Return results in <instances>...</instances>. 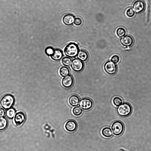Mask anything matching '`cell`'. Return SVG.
<instances>
[{"instance_id": "6da1fadb", "label": "cell", "mask_w": 151, "mask_h": 151, "mask_svg": "<svg viewBox=\"0 0 151 151\" xmlns=\"http://www.w3.org/2000/svg\"><path fill=\"white\" fill-rule=\"evenodd\" d=\"M79 51L78 45L75 42H71L66 46L64 50V52L66 56L73 58L77 56Z\"/></svg>"}, {"instance_id": "7a4b0ae2", "label": "cell", "mask_w": 151, "mask_h": 151, "mask_svg": "<svg viewBox=\"0 0 151 151\" xmlns=\"http://www.w3.org/2000/svg\"><path fill=\"white\" fill-rule=\"evenodd\" d=\"M132 111V108L129 103L125 102L122 103L117 109L118 114L122 117H127L129 115Z\"/></svg>"}, {"instance_id": "3957f363", "label": "cell", "mask_w": 151, "mask_h": 151, "mask_svg": "<svg viewBox=\"0 0 151 151\" xmlns=\"http://www.w3.org/2000/svg\"><path fill=\"white\" fill-rule=\"evenodd\" d=\"M15 99L14 96L7 94L4 96L1 99L0 103L1 106L5 109L11 108L14 104Z\"/></svg>"}, {"instance_id": "277c9868", "label": "cell", "mask_w": 151, "mask_h": 151, "mask_svg": "<svg viewBox=\"0 0 151 151\" xmlns=\"http://www.w3.org/2000/svg\"><path fill=\"white\" fill-rule=\"evenodd\" d=\"M111 129L114 135L119 136L123 132L124 126L123 123L121 121L117 120L114 121L111 125Z\"/></svg>"}, {"instance_id": "5b68a950", "label": "cell", "mask_w": 151, "mask_h": 151, "mask_svg": "<svg viewBox=\"0 0 151 151\" xmlns=\"http://www.w3.org/2000/svg\"><path fill=\"white\" fill-rule=\"evenodd\" d=\"M104 69L105 72L109 75L115 74L117 70L116 65L111 61L106 62L104 65Z\"/></svg>"}, {"instance_id": "8992f818", "label": "cell", "mask_w": 151, "mask_h": 151, "mask_svg": "<svg viewBox=\"0 0 151 151\" xmlns=\"http://www.w3.org/2000/svg\"><path fill=\"white\" fill-rule=\"evenodd\" d=\"M70 66L72 70L76 72L81 71L84 67L83 62L78 58H75L72 60Z\"/></svg>"}, {"instance_id": "52a82bcc", "label": "cell", "mask_w": 151, "mask_h": 151, "mask_svg": "<svg viewBox=\"0 0 151 151\" xmlns=\"http://www.w3.org/2000/svg\"><path fill=\"white\" fill-rule=\"evenodd\" d=\"M93 104L92 100L88 98L82 99L79 102V106L81 108L85 110H88L91 109Z\"/></svg>"}, {"instance_id": "ba28073f", "label": "cell", "mask_w": 151, "mask_h": 151, "mask_svg": "<svg viewBox=\"0 0 151 151\" xmlns=\"http://www.w3.org/2000/svg\"><path fill=\"white\" fill-rule=\"evenodd\" d=\"M26 119V116L24 112L20 111L17 112L15 114L14 121L16 125L20 126L22 125Z\"/></svg>"}, {"instance_id": "9c48e42d", "label": "cell", "mask_w": 151, "mask_h": 151, "mask_svg": "<svg viewBox=\"0 0 151 151\" xmlns=\"http://www.w3.org/2000/svg\"><path fill=\"white\" fill-rule=\"evenodd\" d=\"M133 10L137 13L143 12L145 8V3L141 0H137L133 3L132 5Z\"/></svg>"}, {"instance_id": "30bf717a", "label": "cell", "mask_w": 151, "mask_h": 151, "mask_svg": "<svg viewBox=\"0 0 151 151\" xmlns=\"http://www.w3.org/2000/svg\"><path fill=\"white\" fill-rule=\"evenodd\" d=\"M65 130L70 132H75L77 129L78 124L74 120L70 119L68 121L65 123Z\"/></svg>"}, {"instance_id": "8fae6325", "label": "cell", "mask_w": 151, "mask_h": 151, "mask_svg": "<svg viewBox=\"0 0 151 151\" xmlns=\"http://www.w3.org/2000/svg\"><path fill=\"white\" fill-rule=\"evenodd\" d=\"M121 44L127 47H131L133 45L134 40L132 36L127 35L121 38L120 40Z\"/></svg>"}, {"instance_id": "7c38bea8", "label": "cell", "mask_w": 151, "mask_h": 151, "mask_svg": "<svg viewBox=\"0 0 151 151\" xmlns=\"http://www.w3.org/2000/svg\"><path fill=\"white\" fill-rule=\"evenodd\" d=\"M74 83V79L70 75L65 77L62 81V84L65 88H68L71 87Z\"/></svg>"}, {"instance_id": "4fadbf2b", "label": "cell", "mask_w": 151, "mask_h": 151, "mask_svg": "<svg viewBox=\"0 0 151 151\" xmlns=\"http://www.w3.org/2000/svg\"><path fill=\"white\" fill-rule=\"evenodd\" d=\"M80 99L79 97L76 94L70 96L68 99L69 104L72 106H76L79 104Z\"/></svg>"}, {"instance_id": "5bb4252c", "label": "cell", "mask_w": 151, "mask_h": 151, "mask_svg": "<svg viewBox=\"0 0 151 151\" xmlns=\"http://www.w3.org/2000/svg\"><path fill=\"white\" fill-rule=\"evenodd\" d=\"M63 56L62 51L58 49L54 50L52 54L51 55V58L54 60L58 61L61 59Z\"/></svg>"}, {"instance_id": "9a60e30c", "label": "cell", "mask_w": 151, "mask_h": 151, "mask_svg": "<svg viewBox=\"0 0 151 151\" xmlns=\"http://www.w3.org/2000/svg\"><path fill=\"white\" fill-rule=\"evenodd\" d=\"M74 17L71 14H67L64 16L63 18V22L67 25L72 24L74 22Z\"/></svg>"}, {"instance_id": "2e32d148", "label": "cell", "mask_w": 151, "mask_h": 151, "mask_svg": "<svg viewBox=\"0 0 151 151\" xmlns=\"http://www.w3.org/2000/svg\"><path fill=\"white\" fill-rule=\"evenodd\" d=\"M77 57L82 62L87 61L89 57L88 52L84 50H81L79 51L77 55Z\"/></svg>"}, {"instance_id": "e0dca14e", "label": "cell", "mask_w": 151, "mask_h": 151, "mask_svg": "<svg viewBox=\"0 0 151 151\" xmlns=\"http://www.w3.org/2000/svg\"><path fill=\"white\" fill-rule=\"evenodd\" d=\"M102 135L105 137L109 138L111 137L113 135V133L111 129L109 127L104 128L101 130Z\"/></svg>"}, {"instance_id": "ac0fdd59", "label": "cell", "mask_w": 151, "mask_h": 151, "mask_svg": "<svg viewBox=\"0 0 151 151\" xmlns=\"http://www.w3.org/2000/svg\"><path fill=\"white\" fill-rule=\"evenodd\" d=\"M8 122L7 119L4 117L0 118V131L5 129L7 126Z\"/></svg>"}, {"instance_id": "d6986e66", "label": "cell", "mask_w": 151, "mask_h": 151, "mask_svg": "<svg viewBox=\"0 0 151 151\" xmlns=\"http://www.w3.org/2000/svg\"><path fill=\"white\" fill-rule=\"evenodd\" d=\"M70 71L69 68L67 67L63 66L60 69L59 73L62 77H65L70 73Z\"/></svg>"}, {"instance_id": "ffe728a7", "label": "cell", "mask_w": 151, "mask_h": 151, "mask_svg": "<svg viewBox=\"0 0 151 151\" xmlns=\"http://www.w3.org/2000/svg\"><path fill=\"white\" fill-rule=\"evenodd\" d=\"M83 110L79 106L74 107L72 110V113L74 115L76 116H79L82 113Z\"/></svg>"}, {"instance_id": "44dd1931", "label": "cell", "mask_w": 151, "mask_h": 151, "mask_svg": "<svg viewBox=\"0 0 151 151\" xmlns=\"http://www.w3.org/2000/svg\"><path fill=\"white\" fill-rule=\"evenodd\" d=\"M15 110L14 109L11 108L8 109L6 111V115L9 118H12L15 114Z\"/></svg>"}, {"instance_id": "7402d4cb", "label": "cell", "mask_w": 151, "mask_h": 151, "mask_svg": "<svg viewBox=\"0 0 151 151\" xmlns=\"http://www.w3.org/2000/svg\"><path fill=\"white\" fill-rule=\"evenodd\" d=\"M113 104L116 106H118L122 103V99L119 96L114 97L112 100Z\"/></svg>"}, {"instance_id": "603a6c76", "label": "cell", "mask_w": 151, "mask_h": 151, "mask_svg": "<svg viewBox=\"0 0 151 151\" xmlns=\"http://www.w3.org/2000/svg\"><path fill=\"white\" fill-rule=\"evenodd\" d=\"M116 33L119 37H124L125 35L126 31L123 27H120L117 29Z\"/></svg>"}, {"instance_id": "cb8c5ba5", "label": "cell", "mask_w": 151, "mask_h": 151, "mask_svg": "<svg viewBox=\"0 0 151 151\" xmlns=\"http://www.w3.org/2000/svg\"><path fill=\"white\" fill-rule=\"evenodd\" d=\"M71 58L68 57H65L62 60V62L63 65L67 66H69L71 64Z\"/></svg>"}, {"instance_id": "d4e9b609", "label": "cell", "mask_w": 151, "mask_h": 151, "mask_svg": "<svg viewBox=\"0 0 151 151\" xmlns=\"http://www.w3.org/2000/svg\"><path fill=\"white\" fill-rule=\"evenodd\" d=\"M126 14L128 17H132L134 16L135 12L132 8H129L127 10Z\"/></svg>"}, {"instance_id": "484cf974", "label": "cell", "mask_w": 151, "mask_h": 151, "mask_svg": "<svg viewBox=\"0 0 151 151\" xmlns=\"http://www.w3.org/2000/svg\"><path fill=\"white\" fill-rule=\"evenodd\" d=\"M54 49L51 47H49L46 48L45 50V53L48 56L51 55L53 53Z\"/></svg>"}, {"instance_id": "4316f807", "label": "cell", "mask_w": 151, "mask_h": 151, "mask_svg": "<svg viewBox=\"0 0 151 151\" xmlns=\"http://www.w3.org/2000/svg\"><path fill=\"white\" fill-rule=\"evenodd\" d=\"M111 60L114 63H117L119 61L120 57L118 55H114L111 57Z\"/></svg>"}, {"instance_id": "83f0119b", "label": "cell", "mask_w": 151, "mask_h": 151, "mask_svg": "<svg viewBox=\"0 0 151 151\" xmlns=\"http://www.w3.org/2000/svg\"><path fill=\"white\" fill-rule=\"evenodd\" d=\"M82 23V20L80 18L77 17L75 19L74 23L75 25L79 26Z\"/></svg>"}, {"instance_id": "f1b7e54d", "label": "cell", "mask_w": 151, "mask_h": 151, "mask_svg": "<svg viewBox=\"0 0 151 151\" xmlns=\"http://www.w3.org/2000/svg\"><path fill=\"white\" fill-rule=\"evenodd\" d=\"M5 114L4 110L2 108L0 107V117L4 116Z\"/></svg>"}]
</instances>
